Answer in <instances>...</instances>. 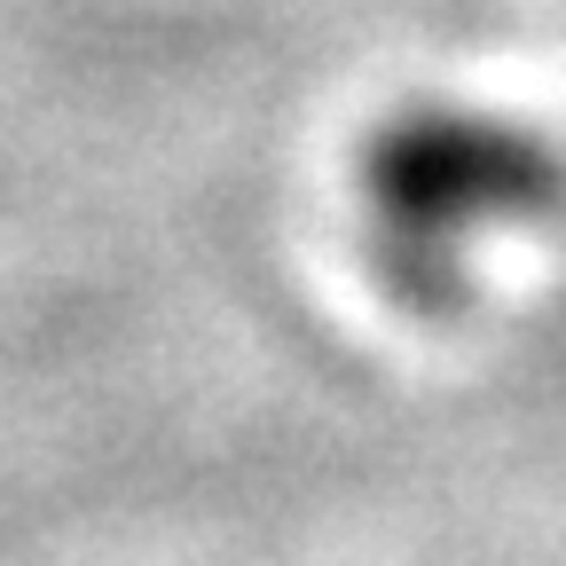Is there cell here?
<instances>
[{
  "instance_id": "6da1fadb",
  "label": "cell",
  "mask_w": 566,
  "mask_h": 566,
  "mask_svg": "<svg viewBox=\"0 0 566 566\" xmlns=\"http://www.w3.org/2000/svg\"><path fill=\"white\" fill-rule=\"evenodd\" d=\"M566 212V150L488 103H401L354 142L363 260L417 315H457L480 268Z\"/></svg>"
}]
</instances>
